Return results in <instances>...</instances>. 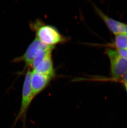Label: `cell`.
Returning a JSON list of instances; mask_svg holds the SVG:
<instances>
[{"mask_svg":"<svg viewBox=\"0 0 127 128\" xmlns=\"http://www.w3.org/2000/svg\"><path fill=\"white\" fill-rule=\"evenodd\" d=\"M31 27L35 32L36 38L45 44L54 46L66 41V38L55 27L44 24L40 21L31 23Z\"/></svg>","mask_w":127,"mask_h":128,"instance_id":"obj_1","label":"cell"},{"mask_svg":"<svg viewBox=\"0 0 127 128\" xmlns=\"http://www.w3.org/2000/svg\"><path fill=\"white\" fill-rule=\"evenodd\" d=\"M31 71L28 68L26 73L22 89L20 108L14 123V124L19 120H22L23 122L25 124L28 110L32 102L34 99L31 86Z\"/></svg>","mask_w":127,"mask_h":128,"instance_id":"obj_2","label":"cell"},{"mask_svg":"<svg viewBox=\"0 0 127 128\" xmlns=\"http://www.w3.org/2000/svg\"><path fill=\"white\" fill-rule=\"evenodd\" d=\"M106 52L110 60L111 70L113 78L118 79L122 77L127 71V60L114 50L108 49Z\"/></svg>","mask_w":127,"mask_h":128,"instance_id":"obj_3","label":"cell"},{"mask_svg":"<svg viewBox=\"0 0 127 128\" xmlns=\"http://www.w3.org/2000/svg\"><path fill=\"white\" fill-rule=\"evenodd\" d=\"M47 46V45L42 43L37 38L29 45L25 52L22 56L15 58L13 60L14 62H24L26 67H31L34 58L38 51L42 48Z\"/></svg>","mask_w":127,"mask_h":128,"instance_id":"obj_4","label":"cell"},{"mask_svg":"<svg viewBox=\"0 0 127 128\" xmlns=\"http://www.w3.org/2000/svg\"><path fill=\"white\" fill-rule=\"evenodd\" d=\"M53 78L51 76L31 71V86L34 98L48 86Z\"/></svg>","mask_w":127,"mask_h":128,"instance_id":"obj_5","label":"cell"},{"mask_svg":"<svg viewBox=\"0 0 127 128\" xmlns=\"http://www.w3.org/2000/svg\"><path fill=\"white\" fill-rule=\"evenodd\" d=\"M94 8L97 14L102 18L108 28L114 34L116 35L126 34V24L108 17L96 6H94Z\"/></svg>","mask_w":127,"mask_h":128,"instance_id":"obj_6","label":"cell"},{"mask_svg":"<svg viewBox=\"0 0 127 128\" xmlns=\"http://www.w3.org/2000/svg\"><path fill=\"white\" fill-rule=\"evenodd\" d=\"M32 71L54 78L55 72L51 55L45 58Z\"/></svg>","mask_w":127,"mask_h":128,"instance_id":"obj_7","label":"cell"},{"mask_svg":"<svg viewBox=\"0 0 127 128\" xmlns=\"http://www.w3.org/2000/svg\"><path fill=\"white\" fill-rule=\"evenodd\" d=\"M115 45L118 49L127 50V35L121 34L116 35L115 40Z\"/></svg>","mask_w":127,"mask_h":128,"instance_id":"obj_8","label":"cell"},{"mask_svg":"<svg viewBox=\"0 0 127 128\" xmlns=\"http://www.w3.org/2000/svg\"><path fill=\"white\" fill-rule=\"evenodd\" d=\"M118 52L123 57L127 60V50H126L118 49Z\"/></svg>","mask_w":127,"mask_h":128,"instance_id":"obj_9","label":"cell"},{"mask_svg":"<svg viewBox=\"0 0 127 128\" xmlns=\"http://www.w3.org/2000/svg\"><path fill=\"white\" fill-rule=\"evenodd\" d=\"M123 80H124L125 83L127 84V71L122 76Z\"/></svg>","mask_w":127,"mask_h":128,"instance_id":"obj_10","label":"cell"},{"mask_svg":"<svg viewBox=\"0 0 127 128\" xmlns=\"http://www.w3.org/2000/svg\"><path fill=\"white\" fill-rule=\"evenodd\" d=\"M125 32H126V34L127 35V25H125Z\"/></svg>","mask_w":127,"mask_h":128,"instance_id":"obj_11","label":"cell"},{"mask_svg":"<svg viewBox=\"0 0 127 128\" xmlns=\"http://www.w3.org/2000/svg\"><path fill=\"white\" fill-rule=\"evenodd\" d=\"M124 85H125V88H126V91H127V84L125 83Z\"/></svg>","mask_w":127,"mask_h":128,"instance_id":"obj_12","label":"cell"}]
</instances>
